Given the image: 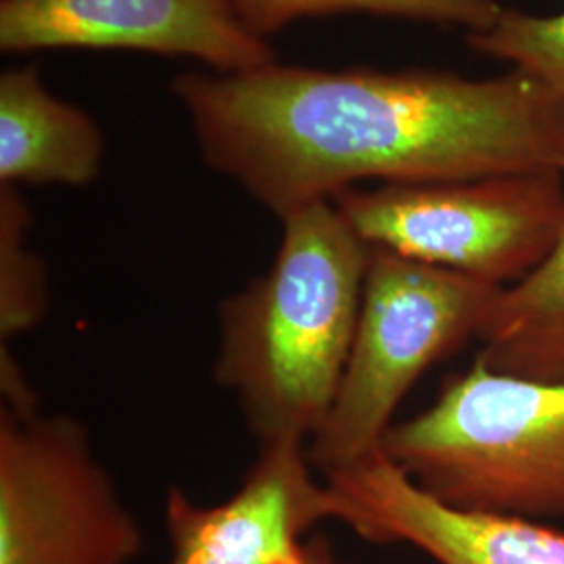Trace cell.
Listing matches in <instances>:
<instances>
[{"instance_id": "1", "label": "cell", "mask_w": 564, "mask_h": 564, "mask_svg": "<svg viewBox=\"0 0 564 564\" xmlns=\"http://www.w3.org/2000/svg\"><path fill=\"white\" fill-rule=\"evenodd\" d=\"M174 95L205 163L279 220L364 181L564 172V105L521 69L470 80L276 61L247 74H182Z\"/></svg>"}, {"instance_id": "2", "label": "cell", "mask_w": 564, "mask_h": 564, "mask_svg": "<svg viewBox=\"0 0 564 564\" xmlns=\"http://www.w3.org/2000/svg\"><path fill=\"white\" fill-rule=\"evenodd\" d=\"M268 272L220 305L216 381L241 405L260 447L310 444L341 384L372 247L337 205L282 216Z\"/></svg>"}, {"instance_id": "3", "label": "cell", "mask_w": 564, "mask_h": 564, "mask_svg": "<svg viewBox=\"0 0 564 564\" xmlns=\"http://www.w3.org/2000/svg\"><path fill=\"white\" fill-rule=\"evenodd\" d=\"M381 452L442 505L564 519V383L508 377L475 360L431 408L393 423Z\"/></svg>"}, {"instance_id": "4", "label": "cell", "mask_w": 564, "mask_h": 564, "mask_svg": "<svg viewBox=\"0 0 564 564\" xmlns=\"http://www.w3.org/2000/svg\"><path fill=\"white\" fill-rule=\"evenodd\" d=\"M502 286L372 247L362 307L335 403L307 456L324 475L381 452L424 372L477 339Z\"/></svg>"}, {"instance_id": "5", "label": "cell", "mask_w": 564, "mask_h": 564, "mask_svg": "<svg viewBox=\"0 0 564 564\" xmlns=\"http://www.w3.org/2000/svg\"><path fill=\"white\" fill-rule=\"evenodd\" d=\"M330 202L370 247L506 289L561 239L564 172L354 186Z\"/></svg>"}, {"instance_id": "6", "label": "cell", "mask_w": 564, "mask_h": 564, "mask_svg": "<svg viewBox=\"0 0 564 564\" xmlns=\"http://www.w3.org/2000/svg\"><path fill=\"white\" fill-rule=\"evenodd\" d=\"M144 545L86 429L0 412V564H130Z\"/></svg>"}, {"instance_id": "7", "label": "cell", "mask_w": 564, "mask_h": 564, "mask_svg": "<svg viewBox=\"0 0 564 564\" xmlns=\"http://www.w3.org/2000/svg\"><path fill=\"white\" fill-rule=\"evenodd\" d=\"M139 51L191 57L216 74L276 63L226 0H0V51Z\"/></svg>"}, {"instance_id": "8", "label": "cell", "mask_w": 564, "mask_h": 564, "mask_svg": "<svg viewBox=\"0 0 564 564\" xmlns=\"http://www.w3.org/2000/svg\"><path fill=\"white\" fill-rule=\"evenodd\" d=\"M326 485L335 521L364 542L412 545L437 564H564V531L442 505L383 452L326 475Z\"/></svg>"}, {"instance_id": "9", "label": "cell", "mask_w": 564, "mask_h": 564, "mask_svg": "<svg viewBox=\"0 0 564 564\" xmlns=\"http://www.w3.org/2000/svg\"><path fill=\"white\" fill-rule=\"evenodd\" d=\"M326 519H335L333 494L314 477L307 445H265L220 505H195L170 487V564H289L305 533Z\"/></svg>"}, {"instance_id": "10", "label": "cell", "mask_w": 564, "mask_h": 564, "mask_svg": "<svg viewBox=\"0 0 564 564\" xmlns=\"http://www.w3.org/2000/svg\"><path fill=\"white\" fill-rule=\"evenodd\" d=\"M102 134L86 111L48 93L30 63L0 76V184L86 186L97 181Z\"/></svg>"}, {"instance_id": "11", "label": "cell", "mask_w": 564, "mask_h": 564, "mask_svg": "<svg viewBox=\"0 0 564 564\" xmlns=\"http://www.w3.org/2000/svg\"><path fill=\"white\" fill-rule=\"evenodd\" d=\"M477 339L489 370L564 383V230L538 270L502 289Z\"/></svg>"}, {"instance_id": "12", "label": "cell", "mask_w": 564, "mask_h": 564, "mask_svg": "<svg viewBox=\"0 0 564 564\" xmlns=\"http://www.w3.org/2000/svg\"><path fill=\"white\" fill-rule=\"evenodd\" d=\"M237 18L260 39L289 23L337 13H370L379 18L463 25L468 34L484 32L505 7L498 0H226Z\"/></svg>"}, {"instance_id": "13", "label": "cell", "mask_w": 564, "mask_h": 564, "mask_svg": "<svg viewBox=\"0 0 564 564\" xmlns=\"http://www.w3.org/2000/svg\"><path fill=\"white\" fill-rule=\"evenodd\" d=\"M32 216L20 186L0 184V341L30 333L48 305V282L41 256L30 247Z\"/></svg>"}, {"instance_id": "14", "label": "cell", "mask_w": 564, "mask_h": 564, "mask_svg": "<svg viewBox=\"0 0 564 564\" xmlns=\"http://www.w3.org/2000/svg\"><path fill=\"white\" fill-rule=\"evenodd\" d=\"M466 41L484 55L510 61L514 69L542 82L564 105V11L531 15L502 9L487 30L468 34Z\"/></svg>"}, {"instance_id": "15", "label": "cell", "mask_w": 564, "mask_h": 564, "mask_svg": "<svg viewBox=\"0 0 564 564\" xmlns=\"http://www.w3.org/2000/svg\"><path fill=\"white\" fill-rule=\"evenodd\" d=\"M289 564H339L335 558V552L323 535H312L303 540L297 556Z\"/></svg>"}]
</instances>
